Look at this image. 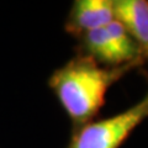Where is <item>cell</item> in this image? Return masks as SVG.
<instances>
[{"label": "cell", "instance_id": "cell-3", "mask_svg": "<svg viewBox=\"0 0 148 148\" xmlns=\"http://www.w3.org/2000/svg\"><path fill=\"white\" fill-rule=\"evenodd\" d=\"M112 20V0H75L67 15L64 30L78 38L89 31L108 26Z\"/></svg>", "mask_w": 148, "mask_h": 148}, {"label": "cell", "instance_id": "cell-4", "mask_svg": "<svg viewBox=\"0 0 148 148\" xmlns=\"http://www.w3.org/2000/svg\"><path fill=\"white\" fill-rule=\"evenodd\" d=\"M114 18L140 46L145 57L148 53V1L112 0Z\"/></svg>", "mask_w": 148, "mask_h": 148}, {"label": "cell", "instance_id": "cell-1", "mask_svg": "<svg viewBox=\"0 0 148 148\" xmlns=\"http://www.w3.org/2000/svg\"><path fill=\"white\" fill-rule=\"evenodd\" d=\"M145 57L119 67H101L78 54L51 74L48 86L72 122V132L94 121L105 105L106 92L127 73L143 64Z\"/></svg>", "mask_w": 148, "mask_h": 148}, {"label": "cell", "instance_id": "cell-5", "mask_svg": "<svg viewBox=\"0 0 148 148\" xmlns=\"http://www.w3.org/2000/svg\"><path fill=\"white\" fill-rule=\"evenodd\" d=\"M78 54L88 56L96 63H104L106 67H119L126 64L110 38L105 27L89 31L78 37Z\"/></svg>", "mask_w": 148, "mask_h": 148}, {"label": "cell", "instance_id": "cell-2", "mask_svg": "<svg viewBox=\"0 0 148 148\" xmlns=\"http://www.w3.org/2000/svg\"><path fill=\"white\" fill-rule=\"evenodd\" d=\"M148 119V94L115 116L91 121L72 132L67 148H120L138 125Z\"/></svg>", "mask_w": 148, "mask_h": 148}, {"label": "cell", "instance_id": "cell-6", "mask_svg": "<svg viewBox=\"0 0 148 148\" xmlns=\"http://www.w3.org/2000/svg\"><path fill=\"white\" fill-rule=\"evenodd\" d=\"M146 57H148V53H147V56H146Z\"/></svg>", "mask_w": 148, "mask_h": 148}]
</instances>
